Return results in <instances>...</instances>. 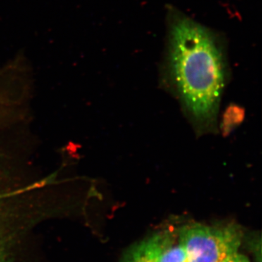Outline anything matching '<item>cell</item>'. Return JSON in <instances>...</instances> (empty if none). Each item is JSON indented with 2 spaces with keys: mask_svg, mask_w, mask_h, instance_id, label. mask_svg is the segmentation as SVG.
<instances>
[{
  "mask_svg": "<svg viewBox=\"0 0 262 262\" xmlns=\"http://www.w3.org/2000/svg\"><path fill=\"white\" fill-rule=\"evenodd\" d=\"M222 262H250L248 258L244 255L241 254L238 252L234 253L229 257L226 258Z\"/></svg>",
  "mask_w": 262,
  "mask_h": 262,
  "instance_id": "cell-7",
  "label": "cell"
},
{
  "mask_svg": "<svg viewBox=\"0 0 262 262\" xmlns=\"http://www.w3.org/2000/svg\"><path fill=\"white\" fill-rule=\"evenodd\" d=\"M170 72L176 95L199 134L213 132L225 86L223 59L210 33L180 19L171 32Z\"/></svg>",
  "mask_w": 262,
  "mask_h": 262,
  "instance_id": "cell-1",
  "label": "cell"
},
{
  "mask_svg": "<svg viewBox=\"0 0 262 262\" xmlns=\"http://www.w3.org/2000/svg\"><path fill=\"white\" fill-rule=\"evenodd\" d=\"M170 242L168 233L155 234L131 246L119 262H157L160 252Z\"/></svg>",
  "mask_w": 262,
  "mask_h": 262,
  "instance_id": "cell-4",
  "label": "cell"
},
{
  "mask_svg": "<svg viewBox=\"0 0 262 262\" xmlns=\"http://www.w3.org/2000/svg\"><path fill=\"white\" fill-rule=\"evenodd\" d=\"M20 190L5 189L0 186V262H15L13 254V234L10 232L9 222L13 220L22 196Z\"/></svg>",
  "mask_w": 262,
  "mask_h": 262,
  "instance_id": "cell-3",
  "label": "cell"
},
{
  "mask_svg": "<svg viewBox=\"0 0 262 262\" xmlns=\"http://www.w3.org/2000/svg\"><path fill=\"white\" fill-rule=\"evenodd\" d=\"M242 239V230L234 224H192L183 227L179 233V243L187 250L189 262L223 261L238 252Z\"/></svg>",
  "mask_w": 262,
  "mask_h": 262,
  "instance_id": "cell-2",
  "label": "cell"
},
{
  "mask_svg": "<svg viewBox=\"0 0 262 262\" xmlns=\"http://www.w3.org/2000/svg\"><path fill=\"white\" fill-rule=\"evenodd\" d=\"M157 262H189V255L181 243L174 246L170 242L160 252Z\"/></svg>",
  "mask_w": 262,
  "mask_h": 262,
  "instance_id": "cell-6",
  "label": "cell"
},
{
  "mask_svg": "<svg viewBox=\"0 0 262 262\" xmlns=\"http://www.w3.org/2000/svg\"><path fill=\"white\" fill-rule=\"evenodd\" d=\"M244 116L245 111L242 108L237 105H230L224 114L221 125L223 134L229 135L233 129L243 122Z\"/></svg>",
  "mask_w": 262,
  "mask_h": 262,
  "instance_id": "cell-5",
  "label": "cell"
},
{
  "mask_svg": "<svg viewBox=\"0 0 262 262\" xmlns=\"http://www.w3.org/2000/svg\"><path fill=\"white\" fill-rule=\"evenodd\" d=\"M6 119V110H5V107L4 104H3V101H2L1 99H0V125L3 124V122H5Z\"/></svg>",
  "mask_w": 262,
  "mask_h": 262,
  "instance_id": "cell-8",
  "label": "cell"
}]
</instances>
